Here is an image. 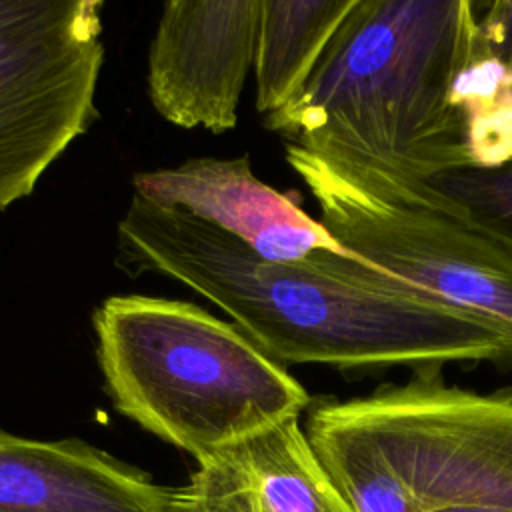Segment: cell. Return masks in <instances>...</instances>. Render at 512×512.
<instances>
[{
  "label": "cell",
  "mask_w": 512,
  "mask_h": 512,
  "mask_svg": "<svg viewBox=\"0 0 512 512\" xmlns=\"http://www.w3.org/2000/svg\"><path fill=\"white\" fill-rule=\"evenodd\" d=\"M264 126L334 162L436 180L512 162V76L474 0H358Z\"/></svg>",
  "instance_id": "1"
},
{
  "label": "cell",
  "mask_w": 512,
  "mask_h": 512,
  "mask_svg": "<svg viewBox=\"0 0 512 512\" xmlns=\"http://www.w3.org/2000/svg\"><path fill=\"white\" fill-rule=\"evenodd\" d=\"M120 262L192 288L270 358L336 368L512 362V324L420 290L352 252L276 264L192 216L132 198Z\"/></svg>",
  "instance_id": "2"
},
{
  "label": "cell",
  "mask_w": 512,
  "mask_h": 512,
  "mask_svg": "<svg viewBox=\"0 0 512 512\" xmlns=\"http://www.w3.org/2000/svg\"><path fill=\"white\" fill-rule=\"evenodd\" d=\"M304 432L354 512H512V386L476 392L420 368L314 404Z\"/></svg>",
  "instance_id": "3"
},
{
  "label": "cell",
  "mask_w": 512,
  "mask_h": 512,
  "mask_svg": "<svg viewBox=\"0 0 512 512\" xmlns=\"http://www.w3.org/2000/svg\"><path fill=\"white\" fill-rule=\"evenodd\" d=\"M92 324L114 408L198 466L310 406L244 330L192 302L110 296Z\"/></svg>",
  "instance_id": "4"
},
{
  "label": "cell",
  "mask_w": 512,
  "mask_h": 512,
  "mask_svg": "<svg viewBox=\"0 0 512 512\" xmlns=\"http://www.w3.org/2000/svg\"><path fill=\"white\" fill-rule=\"evenodd\" d=\"M286 162L352 254L458 306L512 324V256L428 180L318 158L286 144Z\"/></svg>",
  "instance_id": "5"
},
{
  "label": "cell",
  "mask_w": 512,
  "mask_h": 512,
  "mask_svg": "<svg viewBox=\"0 0 512 512\" xmlns=\"http://www.w3.org/2000/svg\"><path fill=\"white\" fill-rule=\"evenodd\" d=\"M100 10L98 0H0V210L90 128Z\"/></svg>",
  "instance_id": "6"
},
{
  "label": "cell",
  "mask_w": 512,
  "mask_h": 512,
  "mask_svg": "<svg viewBox=\"0 0 512 512\" xmlns=\"http://www.w3.org/2000/svg\"><path fill=\"white\" fill-rule=\"evenodd\" d=\"M258 24L260 0L166 2L148 56L156 112L182 128H234Z\"/></svg>",
  "instance_id": "7"
},
{
  "label": "cell",
  "mask_w": 512,
  "mask_h": 512,
  "mask_svg": "<svg viewBox=\"0 0 512 512\" xmlns=\"http://www.w3.org/2000/svg\"><path fill=\"white\" fill-rule=\"evenodd\" d=\"M134 196L202 220L268 262L294 264L318 252H348L294 196L258 180L248 156L192 158L140 172Z\"/></svg>",
  "instance_id": "8"
},
{
  "label": "cell",
  "mask_w": 512,
  "mask_h": 512,
  "mask_svg": "<svg viewBox=\"0 0 512 512\" xmlns=\"http://www.w3.org/2000/svg\"><path fill=\"white\" fill-rule=\"evenodd\" d=\"M0 512H202L186 486L156 484L82 440L0 430Z\"/></svg>",
  "instance_id": "9"
},
{
  "label": "cell",
  "mask_w": 512,
  "mask_h": 512,
  "mask_svg": "<svg viewBox=\"0 0 512 512\" xmlns=\"http://www.w3.org/2000/svg\"><path fill=\"white\" fill-rule=\"evenodd\" d=\"M202 512H354L316 458L300 418L266 428L198 466Z\"/></svg>",
  "instance_id": "10"
},
{
  "label": "cell",
  "mask_w": 512,
  "mask_h": 512,
  "mask_svg": "<svg viewBox=\"0 0 512 512\" xmlns=\"http://www.w3.org/2000/svg\"><path fill=\"white\" fill-rule=\"evenodd\" d=\"M356 2L260 0L254 56L258 112L274 114L300 92Z\"/></svg>",
  "instance_id": "11"
},
{
  "label": "cell",
  "mask_w": 512,
  "mask_h": 512,
  "mask_svg": "<svg viewBox=\"0 0 512 512\" xmlns=\"http://www.w3.org/2000/svg\"><path fill=\"white\" fill-rule=\"evenodd\" d=\"M512 256V162L492 170H466L430 180Z\"/></svg>",
  "instance_id": "12"
},
{
  "label": "cell",
  "mask_w": 512,
  "mask_h": 512,
  "mask_svg": "<svg viewBox=\"0 0 512 512\" xmlns=\"http://www.w3.org/2000/svg\"><path fill=\"white\" fill-rule=\"evenodd\" d=\"M478 16L494 52L512 76V0L478 2Z\"/></svg>",
  "instance_id": "13"
},
{
  "label": "cell",
  "mask_w": 512,
  "mask_h": 512,
  "mask_svg": "<svg viewBox=\"0 0 512 512\" xmlns=\"http://www.w3.org/2000/svg\"><path fill=\"white\" fill-rule=\"evenodd\" d=\"M446 512H500V510H446Z\"/></svg>",
  "instance_id": "14"
}]
</instances>
